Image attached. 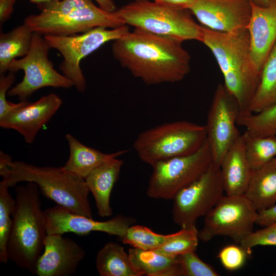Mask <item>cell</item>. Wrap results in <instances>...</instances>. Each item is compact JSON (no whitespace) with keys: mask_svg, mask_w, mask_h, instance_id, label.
Masks as SVG:
<instances>
[{"mask_svg":"<svg viewBox=\"0 0 276 276\" xmlns=\"http://www.w3.org/2000/svg\"><path fill=\"white\" fill-rule=\"evenodd\" d=\"M38 6L40 12L28 16L24 23L43 36L72 35L98 27L126 25L114 11H105L91 0H59Z\"/></svg>","mask_w":276,"mask_h":276,"instance_id":"cell-5","label":"cell"},{"mask_svg":"<svg viewBox=\"0 0 276 276\" xmlns=\"http://www.w3.org/2000/svg\"><path fill=\"white\" fill-rule=\"evenodd\" d=\"M220 168L226 195H244L253 170L247 158L241 135L227 151Z\"/></svg>","mask_w":276,"mask_h":276,"instance_id":"cell-19","label":"cell"},{"mask_svg":"<svg viewBox=\"0 0 276 276\" xmlns=\"http://www.w3.org/2000/svg\"><path fill=\"white\" fill-rule=\"evenodd\" d=\"M198 233L196 225L181 227L178 232L172 234L171 238L155 250L173 257L195 251L199 240Z\"/></svg>","mask_w":276,"mask_h":276,"instance_id":"cell-29","label":"cell"},{"mask_svg":"<svg viewBox=\"0 0 276 276\" xmlns=\"http://www.w3.org/2000/svg\"><path fill=\"white\" fill-rule=\"evenodd\" d=\"M244 195L258 212L276 203V157L253 171Z\"/></svg>","mask_w":276,"mask_h":276,"instance_id":"cell-23","label":"cell"},{"mask_svg":"<svg viewBox=\"0 0 276 276\" xmlns=\"http://www.w3.org/2000/svg\"><path fill=\"white\" fill-rule=\"evenodd\" d=\"M0 175L10 187L20 181L34 182L47 198L72 213L92 218L85 180L64 167H39L11 159L0 168Z\"/></svg>","mask_w":276,"mask_h":276,"instance_id":"cell-4","label":"cell"},{"mask_svg":"<svg viewBox=\"0 0 276 276\" xmlns=\"http://www.w3.org/2000/svg\"><path fill=\"white\" fill-rule=\"evenodd\" d=\"M172 234L162 235L153 232L150 228L139 225L130 226L122 239L124 244L132 247L145 250H155L166 243Z\"/></svg>","mask_w":276,"mask_h":276,"instance_id":"cell-31","label":"cell"},{"mask_svg":"<svg viewBox=\"0 0 276 276\" xmlns=\"http://www.w3.org/2000/svg\"><path fill=\"white\" fill-rule=\"evenodd\" d=\"M124 161L117 157L110 159L93 170L84 179L95 198L98 215L111 216L110 194L118 181Z\"/></svg>","mask_w":276,"mask_h":276,"instance_id":"cell-20","label":"cell"},{"mask_svg":"<svg viewBox=\"0 0 276 276\" xmlns=\"http://www.w3.org/2000/svg\"><path fill=\"white\" fill-rule=\"evenodd\" d=\"M59 234H48L36 266L38 276H70L84 259V249L74 240Z\"/></svg>","mask_w":276,"mask_h":276,"instance_id":"cell-17","label":"cell"},{"mask_svg":"<svg viewBox=\"0 0 276 276\" xmlns=\"http://www.w3.org/2000/svg\"><path fill=\"white\" fill-rule=\"evenodd\" d=\"M65 138L70 148V156L63 167L84 179L93 170L107 160L127 152V150H123L112 153H104L83 145L70 134H67Z\"/></svg>","mask_w":276,"mask_h":276,"instance_id":"cell-21","label":"cell"},{"mask_svg":"<svg viewBox=\"0 0 276 276\" xmlns=\"http://www.w3.org/2000/svg\"><path fill=\"white\" fill-rule=\"evenodd\" d=\"M182 41L135 28L114 41L113 57L147 85L179 82L190 71Z\"/></svg>","mask_w":276,"mask_h":276,"instance_id":"cell-1","label":"cell"},{"mask_svg":"<svg viewBox=\"0 0 276 276\" xmlns=\"http://www.w3.org/2000/svg\"><path fill=\"white\" fill-rule=\"evenodd\" d=\"M9 187L4 180L0 182V262L3 263L9 261L7 246L16 202L9 192Z\"/></svg>","mask_w":276,"mask_h":276,"instance_id":"cell-28","label":"cell"},{"mask_svg":"<svg viewBox=\"0 0 276 276\" xmlns=\"http://www.w3.org/2000/svg\"><path fill=\"white\" fill-rule=\"evenodd\" d=\"M239 115L240 108L236 99L224 84H218L205 126L213 163L219 167L227 151L241 135L236 127Z\"/></svg>","mask_w":276,"mask_h":276,"instance_id":"cell-13","label":"cell"},{"mask_svg":"<svg viewBox=\"0 0 276 276\" xmlns=\"http://www.w3.org/2000/svg\"><path fill=\"white\" fill-rule=\"evenodd\" d=\"M129 31L127 25L111 29L98 27L79 35L43 37L51 49L58 50L62 55L63 59L59 67L62 74L73 82L79 92L84 93L86 82L80 67L81 61L107 42L114 41Z\"/></svg>","mask_w":276,"mask_h":276,"instance_id":"cell-9","label":"cell"},{"mask_svg":"<svg viewBox=\"0 0 276 276\" xmlns=\"http://www.w3.org/2000/svg\"><path fill=\"white\" fill-rule=\"evenodd\" d=\"M96 267L100 276H140L128 255L118 243L110 241L97 253Z\"/></svg>","mask_w":276,"mask_h":276,"instance_id":"cell-24","label":"cell"},{"mask_svg":"<svg viewBox=\"0 0 276 276\" xmlns=\"http://www.w3.org/2000/svg\"><path fill=\"white\" fill-rule=\"evenodd\" d=\"M248 254L240 245H229L221 249L218 257L225 269L234 271L242 267Z\"/></svg>","mask_w":276,"mask_h":276,"instance_id":"cell-34","label":"cell"},{"mask_svg":"<svg viewBox=\"0 0 276 276\" xmlns=\"http://www.w3.org/2000/svg\"><path fill=\"white\" fill-rule=\"evenodd\" d=\"M62 103V99L55 94L42 97L33 103L27 101L0 119V126L14 129L22 135L25 142L32 144L41 129Z\"/></svg>","mask_w":276,"mask_h":276,"instance_id":"cell-16","label":"cell"},{"mask_svg":"<svg viewBox=\"0 0 276 276\" xmlns=\"http://www.w3.org/2000/svg\"><path fill=\"white\" fill-rule=\"evenodd\" d=\"M44 213L47 234L72 233L85 235L98 231L118 236L122 239L128 228L136 222L135 218L122 214L106 221H97L72 213L58 204L44 210Z\"/></svg>","mask_w":276,"mask_h":276,"instance_id":"cell-14","label":"cell"},{"mask_svg":"<svg viewBox=\"0 0 276 276\" xmlns=\"http://www.w3.org/2000/svg\"><path fill=\"white\" fill-rule=\"evenodd\" d=\"M15 80V73L9 72L5 75L0 77V119L12 110L23 105L25 101H21L18 103H11L6 99V95L10 87Z\"/></svg>","mask_w":276,"mask_h":276,"instance_id":"cell-35","label":"cell"},{"mask_svg":"<svg viewBox=\"0 0 276 276\" xmlns=\"http://www.w3.org/2000/svg\"><path fill=\"white\" fill-rule=\"evenodd\" d=\"M205 125L188 121L164 123L141 132L133 148L140 159L151 166L196 152L206 140Z\"/></svg>","mask_w":276,"mask_h":276,"instance_id":"cell-7","label":"cell"},{"mask_svg":"<svg viewBox=\"0 0 276 276\" xmlns=\"http://www.w3.org/2000/svg\"><path fill=\"white\" fill-rule=\"evenodd\" d=\"M114 12L125 25L136 29L182 42L202 39V27L195 22L189 9L135 0Z\"/></svg>","mask_w":276,"mask_h":276,"instance_id":"cell-6","label":"cell"},{"mask_svg":"<svg viewBox=\"0 0 276 276\" xmlns=\"http://www.w3.org/2000/svg\"><path fill=\"white\" fill-rule=\"evenodd\" d=\"M195 251L188 252L179 256L182 276L219 275L216 270L203 261Z\"/></svg>","mask_w":276,"mask_h":276,"instance_id":"cell-32","label":"cell"},{"mask_svg":"<svg viewBox=\"0 0 276 276\" xmlns=\"http://www.w3.org/2000/svg\"><path fill=\"white\" fill-rule=\"evenodd\" d=\"M276 104V42L263 67L259 84L254 96L251 110L261 112Z\"/></svg>","mask_w":276,"mask_h":276,"instance_id":"cell-26","label":"cell"},{"mask_svg":"<svg viewBox=\"0 0 276 276\" xmlns=\"http://www.w3.org/2000/svg\"><path fill=\"white\" fill-rule=\"evenodd\" d=\"M17 0H0V22L3 24L8 20L13 11L14 5Z\"/></svg>","mask_w":276,"mask_h":276,"instance_id":"cell-37","label":"cell"},{"mask_svg":"<svg viewBox=\"0 0 276 276\" xmlns=\"http://www.w3.org/2000/svg\"><path fill=\"white\" fill-rule=\"evenodd\" d=\"M258 214L244 195L223 196L204 216L199 240L208 242L225 236L240 244L253 231Z\"/></svg>","mask_w":276,"mask_h":276,"instance_id":"cell-11","label":"cell"},{"mask_svg":"<svg viewBox=\"0 0 276 276\" xmlns=\"http://www.w3.org/2000/svg\"><path fill=\"white\" fill-rule=\"evenodd\" d=\"M16 206L7 252L9 260L35 274L47 236L46 219L41 208L40 190L33 182L15 189Z\"/></svg>","mask_w":276,"mask_h":276,"instance_id":"cell-3","label":"cell"},{"mask_svg":"<svg viewBox=\"0 0 276 276\" xmlns=\"http://www.w3.org/2000/svg\"><path fill=\"white\" fill-rule=\"evenodd\" d=\"M33 32L24 23L0 35V74L8 71L11 62L28 53Z\"/></svg>","mask_w":276,"mask_h":276,"instance_id":"cell-25","label":"cell"},{"mask_svg":"<svg viewBox=\"0 0 276 276\" xmlns=\"http://www.w3.org/2000/svg\"><path fill=\"white\" fill-rule=\"evenodd\" d=\"M201 42L215 57L224 79V85L237 100L240 116L252 113L251 102L261 73L252 59L247 29L223 32L202 26Z\"/></svg>","mask_w":276,"mask_h":276,"instance_id":"cell-2","label":"cell"},{"mask_svg":"<svg viewBox=\"0 0 276 276\" xmlns=\"http://www.w3.org/2000/svg\"><path fill=\"white\" fill-rule=\"evenodd\" d=\"M153 1L179 8L189 9L194 0H153Z\"/></svg>","mask_w":276,"mask_h":276,"instance_id":"cell-38","label":"cell"},{"mask_svg":"<svg viewBox=\"0 0 276 276\" xmlns=\"http://www.w3.org/2000/svg\"><path fill=\"white\" fill-rule=\"evenodd\" d=\"M101 9L108 11L114 12L116 10L115 4L112 0H95Z\"/></svg>","mask_w":276,"mask_h":276,"instance_id":"cell-39","label":"cell"},{"mask_svg":"<svg viewBox=\"0 0 276 276\" xmlns=\"http://www.w3.org/2000/svg\"><path fill=\"white\" fill-rule=\"evenodd\" d=\"M204 27L223 32L247 29L249 0H194L189 9Z\"/></svg>","mask_w":276,"mask_h":276,"instance_id":"cell-15","label":"cell"},{"mask_svg":"<svg viewBox=\"0 0 276 276\" xmlns=\"http://www.w3.org/2000/svg\"><path fill=\"white\" fill-rule=\"evenodd\" d=\"M253 4L261 7L267 6L271 0H249Z\"/></svg>","mask_w":276,"mask_h":276,"instance_id":"cell-40","label":"cell"},{"mask_svg":"<svg viewBox=\"0 0 276 276\" xmlns=\"http://www.w3.org/2000/svg\"><path fill=\"white\" fill-rule=\"evenodd\" d=\"M220 167L213 163L197 179L178 192L173 198L172 219L180 227L196 225L223 196Z\"/></svg>","mask_w":276,"mask_h":276,"instance_id":"cell-12","label":"cell"},{"mask_svg":"<svg viewBox=\"0 0 276 276\" xmlns=\"http://www.w3.org/2000/svg\"><path fill=\"white\" fill-rule=\"evenodd\" d=\"M50 49L43 35L33 32L28 53L20 59H14L9 65V72L22 70L25 73L22 81L8 90L9 96L25 101L43 87L68 89L74 86L71 80L54 69L48 56Z\"/></svg>","mask_w":276,"mask_h":276,"instance_id":"cell-10","label":"cell"},{"mask_svg":"<svg viewBox=\"0 0 276 276\" xmlns=\"http://www.w3.org/2000/svg\"><path fill=\"white\" fill-rule=\"evenodd\" d=\"M246 155L252 170L262 167L276 156V136H260L247 130L241 134Z\"/></svg>","mask_w":276,"mask_h":276,"instance_id":"cell-27","label":"cell"},{"mask_svg":"<svg viewBox=\"0 0 276 276\" xmlns=\"http://www.w3.org/2000/svg\"><path fill=\"white\" fill-rule=\"evenodd\" d=\"M251 13L247 30L251 54L255 64L261 73L264 65L276 42V0L265 7L251 2Z\"/></svg>","mask_w":276,"mask_h":276,"instance_id":"cell-18","label":"cell"},{"mask_svg":"<svg viewBox=\"0 0 276 276\" xmlns=\"http://www.w3.org/2000/svg\"><path fill=\"white\" fill-rule=\"evenodd\" d=\"M239 244L249 254L257 246H276V222L252 231Z\"/></svg>","mask_w":276,"mask_h":276,"instance_id":"cell-33","label":"cell"},{"mask_svg":"<svg viewBox=\"0 0 276 276\" xmlns=\"http://www.w3.org/2000/svg\"><path fill=\"white\" fill-rule=\"evenodd\" d=\"M237 124L254 135L276 136V104L259 113L239 117Z\"/></svg>","mask_w":276,"mask_h":276,"instance_id":"cell-30","label":"cell"},{"mask_svg":"<svg viewBox=\"0 0 276 276\" xmlns=\"http://www.w3.org/2000/svg\"><path fill=\"white\" fill-rule=\"evenodd\" d=\"M130 261L140 276H182L179 256L134 247L128 250Z\"/></svg>","mask_w":276,"mask_h":276,"instance_id":"cell-22","label":"cell"},{"mask_svg":"<svg viewBox=\"0 0 276 276\" xmlns=\"http://www.w3.org/2000/svg\"><path fill=\"white\" fill-rule=\"evenodd\" d=\"M213 163L207 140L193 154L174 157L152 165L147 195L156 199H173L177 193L199 176Z\"/></svg>","mask_w":276,"mask_h":276,"instance_id":"cell-8","label":"cell"},{"mask_svg":"<svg viewBox=\"0 0 276 276\" xmlns=\"http://www.w3.org/2000/svg\"><path fill=\"white\" fill-rule=\"evenodd\" d=\"M31 2L36 4L38 6L56 2L59 0H29Z\"/></svg>","mask_w":276,"mask_h":276,"instance_id":"cell-41","label":"cell"},{"mask_svg":"<svg viewBox=\"0 0 276 276\" xmlns=\"http://www.w3.org/2000/svg\"><path fill=\"white\" fill-rule=\"evenodd\" d=\"M276 222V203L270 208L258 212L256 224L264 227Z\"/></svg>","mask_w":276,"mask_h":276,"instance_id":"cell-36","label":"cell"}]
</instances>
